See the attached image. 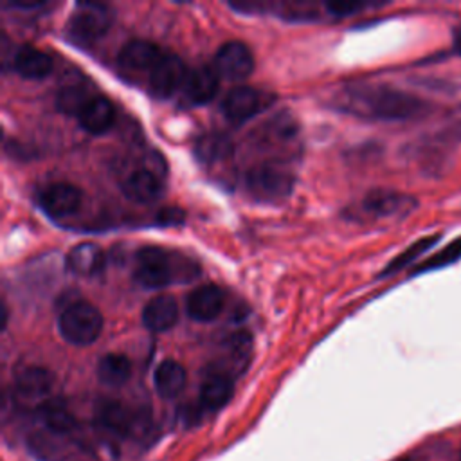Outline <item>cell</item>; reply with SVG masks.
Instances as JSON below:
<instances>
[{
    "label": "cell",
    "mask_w": 461,
    "mask_h": 461,
    "mask_svg": "<svg viewBox=\"0 0 461 461\" xmlns=\"http://www.w3.org/2000/svg\"><path fill=\"white\" fill-rule=\"evenodd\" d=\"M249 193L258 200H283L292 193L294 175L276 164L254 166L245 178Z\"/></svg>",
    "instance_id": "4"
},
{
    "label": "cell",
    "mask_w": 461,
    "mask_h": 461,
    "mask_svg": "<svg viewBox=\"0 0 461 461\" xmlns=\"http://www.w3.org/2000/svg\"><path fill=\"white\" fill-rule=\"evenodd\" d=\"M94 95H88L85 88L70 85V86H63L61 92L58 94V108L65 113H74L77 117V113L83 110V106L92 99Z\"/></svg>",
    "instance_id": "27"
},
{
    "label": "cell",
    "mask_w": 461,
    "mask_h": 461,
    "mask_svg": "<svg viewBox=\"0 0 461 461\" xmlns=\"http://www.w3.org/2000/svg\"><path fill=\"white\" fill-rule=\"evenodd\" d=\"M232 380L225 373H211L200 387V403L205 409H221L232 396Z\"/></svg>",
    "instance_id": "22"
},
{
    "label": "cell",
    "mask_w": 461,
    "mask_h": 461,
    "mask_svg": "<svg viewBox=\"0 0 461 461\" xmlns=\"http://www.w3.org/2000/svg\"><path fill=\"white\" fill-rule=\"evenodd\" d=\"M187 77L185 65L173 52H164L160 61L149 72V88L157 97H171L176 90L184 88Z\"/></svg>",
    "instance_id": "8"
},
{
    "label": "cell",
    "mask_w": 461,
    "mask_h": 461,
    "mask_svg": "<svg viewBox=\"0 0 461 461\" xmlns=\"http://www.w3.org/2000/svg\"><path fill=\"white\" fill-rule=\"evenodd\" d=\"M216 72L230 81H241L254 70V56L243 41L223 43L214 56Z\"/></svg>",
    "instance_id": "6"
},
{
    "label": "cell",
    "mask_w": 461,
    "mask_h": 461,
    "mask_svg": "<svg viewBox=\"0 0 461 461\" xmlns=\"http://www.w3.org/2000/svg\"><path fill=\"white\" fill-rule=\"evenodd\" d=\"M58 330L68 344L90 346L103 331V315L94 304L77 301L61 312L58 317Z\"/></svg>",
    "instance_id": "3"
},
{
    "label": "cell",
    "mask_w": 461,
    "mask_h": 461,
    "mask_svg": "<svg viewBox=\"0 0 461 461\" xmlns=\"http://www.w3.org/2000/svg\"><path fill=\"white\" fill-rule=\"evenodd\" d=\"M218 77H220V74L216 72V68H212L209 65L194 67L193 70L187 72V77H185V83L182 88L184 95L193 104L209 103L218 92Z\"/></svg>",
    "instance_id": "13"
},
{
    "label": "cell",
    "mask_w": 461,
    "mask_h": 461,
    "mask_svg": "<svg viewBox=\"0 0 461 461\" xmlns=\"http://www.w3.org/2000/svg\"><path fill=\"white\" fill-rule=\"evenodd\" d=\"M461 258V236L456 238L454 241H450L445 249H441L438 254L430 256L429 259H425L414 272L420 274L423 270H432V268H443L450 263H456Z\"/></svg>",
    "instance_id": "28"
},
{
    "label": "cell",
    "mask_w": 461,
    "mask_h": 461,
    "mask_svg": "<svg viewBox=\"0 0 461 461\" xmlns=\"http://www.w3.org/2000/svg\"><path fill=\"white\" fill-rule=\"evenodd\" d=\"M65 263L77 276H94L103 268L104 254L95 243H77L68 250Z\"/></svg>",
    "instance_id": "20"
},
{
    "label": "cell",
    "mask_w": 461,
    "mask_h": 461,
    "mask_svg": "<svg viewBox=\"0 0 461 461\" xmlns=\"http://www.w3.org/2000/svg\"><path fill=\"white\" fill-rule=\"evenodd\" d=\"M95 418L103 429L115 436H130L137 427V416L119 402H103Z\"/></svg>",
    "instance_id": "17"
},
{
    "label": "cell",
    "mask_w": 461,
    "mask_h": 461,
    "mask_svg": "<svg viewBox=\"0 0 461 461\" xmlns=\"http://www.w3.org/2000/svg\"><path fill=\"white\" fill-rule=\"evenodd\" d=\"M335 103L342 112L375 121H409L430 112V104L421 97L385 85L346 88Z\"/></svg>",
    "instance_id": "1"
},
{
    "label": "cell",
    "mask_w": 461,
    "mask_h": 461,
    "mask_svg": "<svg viewBox=\"0 0 461 461\" xmlns=\"http://www.w3.org/2000/svg\"><path fill=\"white\" fill-rule=\"evenodd\" d=\"M414 207L416 198L391 189H373L362 200V211L373 218L405 216Z\"/></svg>",
    "instance_id": "9"
},
{
    "label": "cell",
    "mask_w": 461,
    "mask_h": 461,
    "mask_svg": "<svg viewBox=\"0 0 461 461\" xmlns=\"http://www.w3.org/2000/svg\"><path fill=\"white\" fill-rule=\"evenodd\" d=\"M223 304L225 297L221 288L216 285H203L187 295L185 312L196 322H211L221 313Z\"/></svg>",
    "instance_id": "11"
},
{
    "label": "cell",
    "mask_w": 461,
    "mask_h": 461,
    "mask_svg": "<svg viewBox=\"0 0 461 461\" xmlns=\"http://www.w3.org/2000/svg\"><path fill=\"white\" fill-rule=\"evenodd\" d=\"M112 11L103 4H79L70 18V32L79 40H95L112 25Z\"/></svg>",
    "instance_id": "7"
},
{
    "label": "cell",
    "mask_w": 461,
    "mask_h": 461,
    "mask_svg": "<svg viewBox=\"0 0 461 461\" xmlns=\"http://www.w3.org/2000/svg\"><path fill=\"white\" fill-rule=\"evenodd\" d=\"M373 4H326V9L331 13V14H337V16H348V14H353L357 11H362L364 7H369Z\"/></svg>",
    "instance_id": "29"
},
{
    "label": "cell",
    "mask_w": 461,
    "mask_h": 461,
    "mask_svg": "<svg viewBox=\"0 0 461 461\" xmlns=\"http://www.w3.org/2000/svg\"><path fill=\"white\" fill-rule=\"evenodd\" d=\"M11 5L18 9H36V7H41L43 4L41 2H13Z\"/></svg>",
    "instance_id": "31"
},
{
    "label": "cell",
    "mask_w": 461,
    "mask_h": 461,
    "mask_svg": "<svg viewBox=\"0 0 461 461\" xmlns=\"http://www.w3.org/2000/svg\"><path fill=\"white\" fill-rule=\"evenodd\" d=\"M276 103V95L267 90H259L254 86H236L232 88L223 103L221 112L227 121L234 124H243L261 112L268 110Z\"/></svg>",
    "instance_id": "5"
},
{
    "label": "cell",
    "mask_w": 461,
    "mask_h": 461,
    "mask_svg": "<svg viewBox=\"0 0 461 461\" xmlns=\"http://www.w3.org/2000/svg\"><path fill=\"white\" fill-rule=\"evenodd\" d=\"M178 319V306L173 295L160 294L153 297L142 310V322L151 331H166Z\"/></svg>",
    "instance_id": "16"
},
{
    "label": "cell",
    "mask_w": 461,
    "mask_h": 461,
    "mask_svg": "<svg viewBox=\"0 0 461 461\" xmlns=\"http://www.w3.org/2000/svg\"><path fill=\"white\" fill-rule=\"evenodd\" d=\"M400 461H409V459H400Z\"/></svg>",
    "instance_id": "32"
},
{
    "label": "cell",
    "mask_w": 461,
    "mask_h": 461,
    "mask_svg": "<svg viewBox=\"0 0 461 461\" xmlns=\"http://www.w3.org/2000/svg\"><path fill=\"white\" fill-rule=\"evenodd\" d=\"M164 56V50L146 40H131L119 52V65L128 70H153Z\"/></svg>",
    "instance_id": "14"
},
{
    "label": "cell",
    "mask_w": 461,
    "mask_h": 461,
    "mask_svg": "<svg viewBox=\"0 0 461 461\" xmlns=\"http://www.w3.org/2000/svg\"><path fill=\"white\" fill-rule=\"evenodd\" d=\"M38 202L49 216L67 218L79 209L83 202V193L79 191V187L72 184L54 182V184H49L45 189H41Z\"/></svg>",
    "instance_id": "10"
},
{
    "label": "cell",
    "mask_w": 461,
    "mask_h": 461,
    "mask_svg": "<svg viewBox=\"0 0 461 461\" xmlns=\"http://www.w3.org/2000/svg\"><path fill=\"white\" fill-rule=\"evenodd\" d=\"M77 121L85 131L101 135L112 128L115 121V110L106 97L94 95L77 113Z\"/></svg>",
    "instance_id": "15"
},
{
    "label": "cell",
    "mask_w": 461,
    "mask_h": 461,
    "mask_svg": "<svg viewBox=\"0 0 461 461\" xmlns=\"http://www.w3.org/2000/svg\"><path fill=\"white\" fill-rule=\"evenodd\" d=\"M40 416L54 434H70L76 429V418L59 403H45L40 409Z\"/></svg>",
    "instance_id": "25"
},
{
    "label": "cell",
    "mask_w": 461,
    "mask_h": 461,
    "mask_svg": "<svg viewBox=\"0 0 461 461\" xmlns=\"http://www.w3.org/2000/svg\"><path fill=\"white\" fill-rule=\"evenodd\" d=\"M131 375V362L126 355L121 353H108L99 358L97 362V378L104 385H122Z\"/></svg>",
    "instance_id": "23"
},
{
    "label": "cell",
    "mask_w": 461,
    "mask_h": 461,
    "mask_svg": "<svg viewBox=\"0 0 461 461\" xmlns=\"http://www.w3.org/2000/svg\"><path fill=\"white\" fill-rule=\"evenodd\" d=\"M54 385V375L40 366H29L16 375L14 389L23 398H43Z\"/></svg>",
    "instance_id": "19"
},
{
    "label": "cell",
    "mask_w": 461,
    "mask_h": 461,
    "mask_svg": "<svg viewBox=\"0 0 461 461\" xmlns=\"http://www.w3.org/2000/svg\"><path fill=\"white\" fill-rule=\"evenodd\" d=\"M153 384L155 391L162 398H175L176 394L182 393L185 385V369L182 364L176 360H164L157 366L155 375H153Z\"/></svg>",
    "instance_id": "21"
},
{
    "label": "cell",
    "mask_w": 461,
    "mask_h": 461,
    "mask_svg": "<svg viewBox=\"0 0 461 461\" xmlns=\"http://www.w3.org/2000/svg\"><path fill=\"white\" fill-rule=\"evenodd\" d=\"M121 189L124 196L135 203H153L164 193V185L158 175L148 167H139L128 173Z\"/></svg>",
    "instance_id": "12"
},
{
    "label": "cell",
    "mask_w": 461,
    "mask_h": 461,
    "mask_svg": "<svg viewBox=\"0 0 461 461\" xmlns=\"http://www.w3.org/2000/svg\"><path fill=\"white\" fill-rule=\"evenodd\" d=\"M135 281L149 290L162 288L173 281H189L198 276V268H178L175 254L158 249L144 247L135 256Z\"/></svg>",
    "instance_id": "2"
},
{
    "label": "cell",
    "mask_w": 461,
    "mask_h": 461,
    "mask_svg": "<svg viewBox=\"0 0 461 461\" xmlns=\"http://www.w3.org/2000/svg\"><path fill=\"white\" fill-rule=\"evenodd\" d=\"M232 153V140L225 133H207L196 142V155L203 162L223 160Z\"/></svg>",
    "instance_id": "24"
},
{
    "label": "cell",
    "mask_w": 461,
    "mask_h": 461,
    "mask_svg": "<svg viewBox=\"0 0 461 461\" xmlns=\"http://www.w3.org/2000/svg\"><path fill=\"white\" fill-rule=\"evenodd\" d=\"M14 70L25 79H43L52 70V58L31 45H23L13 58Z\"/></svg>",
    "instance_id": "18"
},
{
    "label": "cell",
    "mask_w": 461,
    "mask_h": 461,
    "mask_svg": "<svg viewBox=\"0 0 461 461\" xmlns=\"http://www.w3.org/2000/svg\"><path fill=\"white\" fill-rule=\"evenodd\" d=\"M439 238H441V234H430V236H425V238L414 241L411 247H407L402 254H398V256L387 265V268L382 272V276L394 274L396 270H402L403 267L411 265L414 259H418L421 254H425L429 249H432Z\"/></svg>",
    "instance_id": "26"
},
{
    "label": "cell",
    "mask_w": 461,
    "mask_h": 461,
    "mask_svg": "<svg viewBox=\"0 0 461 461\" xmlns=\"http://www.w3.org/2000/svg\"><path fill=\"white\" fill-rule=\"evenodd\" d=\"M452 45H454V50L461 56V27H457L452 34Z\"/></svg>",
    "instance_id": "30"
}]
</instances>
